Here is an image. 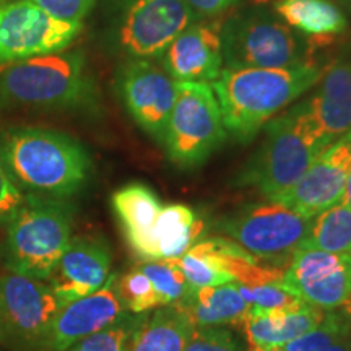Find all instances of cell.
Segmentation results:
<instances>
[{
    "label": "cell",
    "mask_w": 351,
    "mask_h": 351,
    "mask_svg": "<svg viewBox=\"0 0 351 351\" xmlns=\"http://www.w3.org/2000/svg\"><path fill=\"white\" fill-rule=\"evenodd\" d=\"M0 166L28 194L69 199L90 181L91 158L77 138L36 125L0 130Z\"/></svg>",
    "instance_id": "6da1fadb"
},
{
    "label": "cell",
    "mask_w": 351,
    "mask_h": 351,
    "mask_svg": "<svg viewBox=\"0 0 351 351\" xmlns=\"http://www.w3.org/2000/svg\"><path fill=\"white\" fill-rule=\"evenodd\" d=\"M324 75L314 64L280 69H223L213 82L226 132L247 143Z\"/></svg>",
    "instance_id": "7a4b0ae2"
},
{
    "label": "cell",
    "mask_w": 351,
    "mask_h": 351,
    "mask_svg": "<svg viewBox=\"0 0 351 351\" xmlns=\"http://www.w3.org/2000/svg\"><path fill=\"white\" fill-rule=\"evenodd\" d=\"M330 138L320 132L304 103L263 125V138L236 176L238 187H252L267 200H278L306 174Z\"/></svg>",
    "instance_id": "3957f363"
},
{
    "label": "cell",
    "mask_w": 351,
    "mask_h": 351,
    "mask_svg": "<svg viewBox=\"0 0 351 351\" xmlns=\"http://www.w3.org/2000/svg\"><path fill=\"white\" fill-rule=\"evenodd\" d=\"M98 104V88L80 51H62L0 70V111L16 108L82 111Z\"/></svg>",
    "instance_id": "277c9868"
},
{
    "label": "cell",
    "mask_w": 351,
    "mask_h": 351,
    "mask_svg": "<svg viewBox=\"0 0 351 351\" xmlns=\"http://www.w3.org/2000/svg\"><path fill=\"white\" fill-rule=\"evenodd\" d=\"M73 213L67 199L26 194L7 221L2 245L7 270L46 282L72 239Z\"/></svg>",
    "instance_id": "5b68a950"
},
{
    "label": "cell",
    "mask_w": 351,
    "mask_h": 351,
    "mask_svg": "<svg viewBox=\"0 0 351 351\" xmlns=\"http://www.w3.org/2000/svg\"><path fill=\"white\" fill-rule=\"evenodd\" d=\"M225 69H280L309 64V47L276 13L251 8L221 25Z\"/></svg>",
    "instance_id": "8992f818"
},
{
    "label": "cell",
    "mask_w": 351,
    "mask_h": 351,
    "mask_svg": "<svg viewBox=\"0 0 351 351\" xmlns=\"http://www.w3.org/2000/svg\"><path fill=\"white\" fill-rule=\"evenodd\" d=\"M197 20L200 16L184 0H114L106 41L125 59H160Z\"/></svg>",
    "instance_id": "52a82bcc"
},
{
    "label": "cell",
    "mask_w": 351,
    "mask_h": 351,
    "mask_svg": "<svg viewBox=\"0 0 351 351\" xmlns=\"http://www.w3.org/2000/svg\"><path fill=\"white\" fill-rule=\"evenodd\" d=\"M311 218L302 217L282 202L247 204L217 221L223 238L234 241L258 262L283 269L304 244Z\"/></svg>",
    "instance_id": "ba28073f"
},
{
    "label": "cell",
    "mask_w": 351,
    "mask_h": 351,
    "mask_svg": "<svg viewBox=\"0 0 351 351\" xmlns=\"http://www.w3.org/2000/svg\"><path fill=\"white\" fill-rule=\"evenodd\" d=\"M228 137L221 108L208 82H178L163 147L179 169L199 168Z\"/></svg>",
    "instance_id": "9c48e42d"
},
{
    "label": "cell",
    "mask_w": 351,
    "mask_h": 351,
    "mask_svg": "<svg viewBox=\"0 0 351 351\" xmlns=\"http://www.w3.org/2000/svg\"><path fill=\"white\" fill-rule=\"evenodd\" d=\"M59 301L44 280L7 270L0 275V343L16 351H44Z\"/></svg>",
    "instance_id": "30bf717a"
},
{
    "label": "cell",
    "mask_w": 351,
    "mask_h": 351,
    "mask_svg": "<svg viewBox=\"0 0 351 351\" xmlns=\"http://www.w3.org/2000/svg\"><path fill=\"white\" fill-rule=\"evenodd\" d=\"M83 23L60 21L29 0L0 5V67L32 57L62 52L75 41Z\"/></svg>",
    "instance_id": "8fae6325"
},
{
    "label": "cell",
    "mask_w": 351,
    "mask_h": 351,
    "mask_svg": "<svg viewBox=\"0 0 351 351\" xmlns=\"http://www.w3.org/2000/svg\"><path fill=\"white\" fill-rule=\"evenodd\" d=\"M124 106L140 129L163 145L166 127L178 96V82L147 59H125L116 73Z\"/></svg>",
    "instance_id": "7c38bea8"
},
{
    "label": "cell",
    "mask_w": 351,
    "mask_h": 351,
    "mask_svg": "<svg viewBox=\"0 0 351 351\" xmlns=\"http://www.w3.org/2000/svg\"><path fill=\"white\" fill-rule=\"evenodd\" d=\"M282 282L307 304L337 309L351 295V254L301 249L285 267Z\"/></svg>",
    "instance_id": "4fadbf2b"
},
{
    "label": "cell",
    "mask_w": 351,
    "mask_h": 351,
    "mask_svg": "<svg viewBox=\"0 0 351 351\" xmlns=\"http://www.w3.org/2000/svg\"><path fill=\"white\" fill-rule=\"evenodd\" d=\"M351 169V130L317 156L306 174L278 200L302 217L313 218L343 199Z\"/></svg>",
    "instance_id": "5bb4252c"
},
{
    "label": "cell",
    "mask_w": 351,
    "mask_h": 351,
    "mask_svg": "<svg viewBox=\"0 0 351 351\" xmlns=\"http://www.w3.org/2000/svg\"><path fill=\"white\" fill-rule=\"evenodd\" d=\"M119 275L111 274L98 291L60 306L52 319L44 351H65L91 333L111 326L125 313L117 288Z\"/></svg>",
    "instance_id": "9a60e30c"
},
{
    "label": "cell",
    "mask_w": 351,
    "mask_h": 351,
    "mask_svg": "<svg viewBox=\"0 0 351 351\" xmlns=\"http://www.w3.org/2000/svg\"><path fill=\"white\" fill-rule=\"evenodd\" d=\"M223 21H202L184 32L166 47L161 69L178 82H215L225 69L221 47Z\"/></svg>",
    "instance_id": "2e32d148"
},
{
    "label": "cell",
    "mask_w": 351,
    "mask_h": 351,
    "mask_svg": "<svg viewBox=\"0 0 351 351\" xmlns=\"http://www.w3.org/2000/svg\"><path fill=\"white\" fill-rule=\"evenodd\" d=\"M111 251L96 238L70 239L59 262L46 280L60 306L98 291L111 275Z\"/></svg>",
    "instance_id": "e0dca14e"
},
{
    "label": "cell",
    "mask_w": 351,
    "mask_h": 351,
    "mask_svg": "<svg viewBox=\"0 0 351 351\" xmlns=\"http://www.w3.org/2000/svg\"><path fill=\"white\" fill-rule=\"evenodd\" d=\"M111 205L130 247L145 261H155L153 232L163 208L156 192L142 182L127 184L114 192Z\"/></svg>",
    "instance_id": "ac0fdd59"
},
{
    "label": "cell",
    "mask_w": 351,
    "mask_h": 351,
    "mask_svg": "<svg viewBox=\"0 0 351 351\" xmlns=\"http://www.w3.org/2000/svg\"><path fill=\"white\" fill-rule=\"evenodd\" d=\"M319 82L306 104L320 132L335 142L351 130V56L333 62Z\"/></svg>",
    "instance_id": "d6986e66"
},
{
    "label": "cell",
    "mask_w": 351,
    "mask_h": 351,
    "mask_svg": "<svg viewBox=\"0 0 351 351\" xmlns=\"http://www.w3.org/2000/svg\"><path fill=\"white\" fill-rule=\"evenodd\" d=\"M326 311L304 304L295 311H282L247 317L243 324L249 351H278L289 341L313 330Z\"/></svg>",
    "instance_id": "ffe728a7"
},
{
    "label": "cell",
    "mask_w": 351,
    "mask_h": 351,
    "mask_svg": "<svg viewBox=\"0 0 351 351\" xmlns=\"http://www.w3.org/2000/svg\"><path fill=\"white\" fill-rule=\"evenodd\" d=\"M195 328L243 326L249 317V304L241 295L238 283L192 289L181 302Z\"/></svg>",
    "instance_id": "44dd1931"
},
{
    "label": "cell",
    "mask_w": 351,
    "mask_h": 351,
    "mask_svg": "<svg viewBox=\"0 0 351 351\" xmlns=\"http://www.w3.org/2000/svg\"><path fill=\"white\" fill-rule=\"evenodd\" d=\"M204 219L189 205H163L153 232L155 261L181 257L199 243L200 236H204Z\"/></svg>",
    "instance_id": "7402d4cb"
},
{
    "label": "cell",
    "mask_w": 351,
    "mask_h": 351,
    "mask_svg": "<svg viewBox=\"0 0 351 351\" xmlns=\"http://www.w3.org/2000/svg\"><path fill=\"white\" fill-rule=\"evenodd\" d=\"M276 15L295 32L309 38L330 39L348 28V20L332 0H278Z\"/></svg>",
    "instance_id": "603a6c76"
},
{
    "label": "cell",
    "mask_w": 351,
    "mask_h": 351,
    "mask_svg": "<svg viewBox=\"0 0 351 351\" xmlns=\"http://www.w3.org/2000/svg\"><path fill=\"white\" fill-rule=\"evenodd\" d=\"M195 327L181 306L156 307L148 314L132 351H184Z\"/></svg>",
    "instance_id": "cb8c5ba5"
},
{
    "label": "cell",
    "mask_w": 351,
    "mask_h": 351,
    "mask_svg": "<svg viewBox=\"0 0 351 351\" xmlns=\"http://www.w3.org/2000/svg\"><path fill=\"white\" fill-rule=\"evenodd\" d=\"M302 249L351 254V208L343 200L311 218Z\"/></svg>",
    "instance_id": "d4e9b609"
},
{
    "label": "cell",
    "mask_w": 351,
    "mask_h": 351,
    "mask_svg": "<svg viewBox=\"0 0 351 351\" xmlns=\"http://www.w3.org/2000/svg\"><path fill=\"white\" fill-rule=\"evenodd\" d=\"M148 314H134L125 311L119 319L103 330L91 333L65 351H132Z\"/></svg>",
    "instance_id": "484cf974"
},
{
    "label": "cell",
    "mask_w": 351,
    "mask_h": 351,
    "mask_svg": "<svg viewBox=\"0 0 351 351\" xmlns=\"http://www.w3.org/2000/svg\"><path fill=\"white\" fill-rule=\"evenodd\" d=\"M182 275L192 289L232 283L234 278L219 265L217 256L205 241H199L186 254L176 258Z\"/></svg>",
    "instance_id": "4316f807"
},
{
    "label": "cell",
    "mask_w": 351,
    "mask_h": 351,
    "mask_svg": "<svg viewBox=\"0 0 351 351\" xmlns=\"http://www.w3.org/2000/svg\"><path fill=\"white\" fill-rule=\"evenodd\" d=\"M137 269L148 276L155 288L160 306L181 304L191 295L192 288L189 287L186 276L179 269L178 261H143Z\"/></svg>",
    "instance_id": "83f0119b"
},
{
    "label": "cell",
    "mask_w": 351,
    "mask_h": 351,
    "mask_svg": "<svg viewBox=\"0 0 351 351\" xmlns=\"http://www.w3.org/2000/svg\"><path fill=\"white\" fill-rule=\"evenodd\" d=\"M241 295L249 304V317L300 309L307 302L300 300L295 293L285 287L282 280H274L256 287H244L238 283Z\"/></svg>",
    "instance_id": "f1b7e54d"
},
{
    "label": "cell",
    "mask_w": 351,
    "mask_h": 351,
    "mask_svg": "<svg viewBox=\"0 0 351 351\" xmlns=\"http://www.w3.org/2000/svg\"><path fill=\"white\" fill-rule=\"evenodd\" d=\"M351 332V317L341 307L327 311L313 330L289 341L278 351H326L341 337Z\"/></svg>",
    "instance_id": "f546056e"
},
{
    "label": "cell",
    "mask_w": 351,
    "mask_h": 351,
    "mask_svg": "<svg viewBox=\"0 0 351 351\" xmlns=\"http://www.w3.org/2000/svg\"><path fill=\"white\" fill-rule=\"evenodd\" d=\"M121 300L124 302L125 311L134 314L150 313L160 306V300L147 275H143L137 267L129 274L119 276L117 280Z\"/></svg>",
    "instance_id": "4dcf8cb0"
},
{
    "label": "cell",
    "mask_w": 351,
    "mask_h": 351,
    "mask_svg": "<svg viewBox=\"0 0 351 351\" xmlns=\"http://www.w3.org/2000/svg\"><path fill=\"white\" fill-rule=\"evenodd\" d=\"M184 351H241L234 335L226 327L195 328Z\"/></svg>",
    "instance_id": "1f68e13d"
},
{
    "label": "cell",
    "mask_w": 351,
    "mask_h": 351,
    "mask_svg": "<svg viewBox=\"0 0 351 351\" xmlns=\"http://www.w3.org/2000/svg\"><path fill=\"white\" fill-rule=\"evenodd\" d=\"M29 2L56 20L83 23L98 0H29Z\"/></svg>",
    "instance_id": "d6a6232c"
},
{
    "label": "cell",
    "mask_w": 351,
    "mask_h": 351,
    "mask_svg": "<svg viewBox=\"0 0 351 351\" xmlns=\"http://www.w3.org/2000/svg\"><path fill=\"white\" fill-rule=\"evenodd\" d=\"M23 194L0 166V223H7L23 202Z\"/></svg>",
    "instance_id": "836d02e7"
},
{
    "label": "cell",
    "mask_w": 351,
    "mask_h": 351,
    "mask_svg": "<svg viewBox=\"0 0 351 351\" xmlns=\"http://www.w3.org/2000/svg\"><path fill=\"white\" fill-rule=\"evenodd\" d=\"M200 19H212L239 2V0H184Z\"/></svg>",
    "instance_id": "e575fe53"
},
{
    "label": "cell",
    "mask_w": 351,
    "mask_h": 351,
    "mask_svg": "<svg viewBox=\"0 0 351 351\" xmlns=\"http://www.w3.org/2000/svg\"><path fill=\"white\" fill-rule=\"evenodd\" d=\"M326 351H351V332L341 337L339 341H335L332 346H328Z\"/></svg>",
    "instance_id": "d590c367"
},
{
    "label": "cell",
    "mask_w": 351,
    "mask_h": 351,
    "mask_svg": "<svg viewBox=\"0 0 351 351\" xmlns=\"http://www.w3.org/2000/svg\"><path fill=\"white\" fill-rule=\"evenodd\" d=\"M346 205L351 208V169H350V174H348V179H346V186H345V194H343V199Z\"/></svg>",
    "instance_id": "8d00e7d4"
},
{
    "label": "cell",
    "mask_w": 351,
    "mask_h": 351,
    "mask_svg": "<svg viewBox=\"0 0 351 351\" xmlns=\"http://www.w3.org/2000/svg\"><path fill=\"white\" fill-rule=\"evenodd\" d=\"M341 309H343V311H345V313H346V314H348V315H350V317H351V295L348 296V300H346V301H345V304H343V306H341Z\"/></svg>",
    "instance_id": "74e56055"
},
{
    "label": "cell",
    "mask_w": 351,
    "mask_h": 351,
    "mask_svg": "<svg viewBox=\"0 0 351 351\" xmlns=\"http://www.w3.org/2000/svg\"><path fill=\"white\" fill-rule=\"evenodd\" d=\"M7 2V0H0V5H2V3H5Z\"/></svg>",
    "instance_id": "f35d334b"
}]
</instances>
